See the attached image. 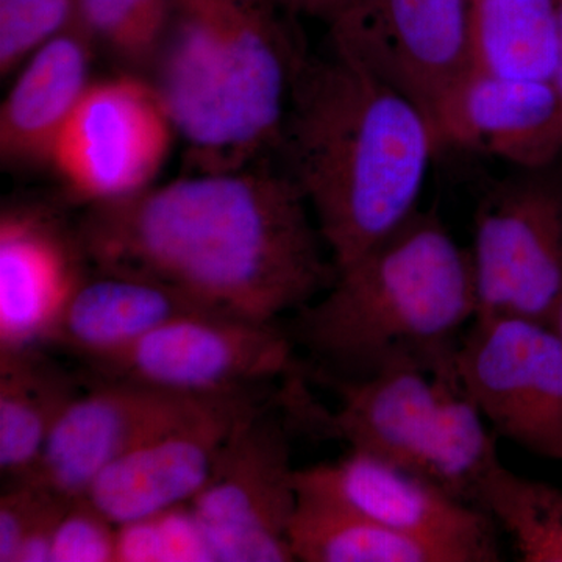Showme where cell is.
<instances>
[{
  "instance_id": "15",
  "label": "cell",
  "mask_w": 562,
  "mask_h": 562,
  "mask_svg": "<svg viewBox=\"0 0 562 562\" xmlns=\"http://www.w3.org/2000/svg\"><path fill=\"white\" fill-rule=\"evenodd\" d=\"M91 271L79 227L54 206L0 213V351L46 347L72 292Z\"/></svg>"
},
{
  "instance_id": "23",
  "label": "cell",
  "mask_w": 562,
  "mask_h": 562,
  "mask_svg": "<svg viewBox=\"0 0 562 562\" xmlns=\"http://www.w3.org/2000/svg\"><path fill=\"white\" fill-rule=\"evenodd\" d=\"M76 22L121 70L146 77L160 47L172 0H74Z\"/></svg>"
},
{
  "instance_id": "25",
  "label": "cell",
  "mask_w": 562,
  "mask_h": 562,
  "mask_svg": "<svg viewBox=\"0 0 562 562\" xmlns=\"http://www.w3.org/2000/svg\"><path fill=\"white\" fill-rule=\"evenodd\" d=\"M76 24L74 0H0V74L9 76L43 44Z\"/></svg>"
},
{
  "instance_id": "26",
  "label": "cell",
  "mask_w": 562,
  "mask_h": 562,
  "mask_svg": "<svg viewBox=\"0 0 562 562\" xmlns=\"http://www.w3.org/2000/svg\"><path fill=\"white\" fill-rule=\"evenodd\" d=\"M52 562H117V525L87 495L72 498L55 531Z\"/></svg>"
},
{
  "instance_id": "30",
  "label": "cell",
  "mask_w": 562,
  "mask_h": 562,
  "mask_svg": "<svg viewBox=\"0 0 562 562\" xmlns=\"http://www.w3.org/2000/svg\"><path fill=\"white\" fill-rule=\"evenodd\" d=\"M553 330L558 333V336L562 339V299L560 305H558L557 312H554L552 321Z\"/></svg>"
},
{
  "instance_id": "9",
  "label": "cell",
  "mask_w": 562,
  "mask_h": 562,
  "mask_svg": "<svg viewBox=\"0 0 562 562\" xmlns=\"http://www.w3.org/2000/svg\"><path fill=\"white\" fill-rule=\"evenodd\" d=\"M458 379L495 435L562 461V339L524 317H475L462 333Z\"/></svg>"
},
{
  "instance_id": "1",
  "label": "cell",
  "mask_w": 562,
  "mask_h": 562,
  "mask_svg": "<svg viewBox=\"0 0 562 562\" xmlns=\"http://www.w3.org/2000/svg\"><path fill=\"white\" fill-rule=\"evenodd\" d=\"M77 227L92 268L149 277L257 324L297 313L338 273L297 184L269 160L87 206Z\"/></svg>"
},
{
  "instance_id": "20",
  "label": "cell",
  "mask_w": 562,
  "mask_h": 562,
  "mask_svg": "<svg viewBox=\"0 0 562 562\" xmlns=\"http://www.w3.org/2000/svg\"><path fill=\"white\" fill-rule=\"evenodd\" d=\"M561 40V0H471L472 68L552 80Z\"/></svg>"
},
{
  "instance_id": "24",
  "label": "cell",
  "mask_w": 562,
  "mask_h": 562,
  "mask_svg": "<svg viewBox=\"0 0 562 562\" xmlns=\"http://www.w3.org/2000/svg\"><path fill=\"white\" fill-rule=\"evenodd\" d=\"M117 562H216L190 503L117 525Z\"/></svg>"
},
{
  "instance_id": "21",
  "label": "cell",
  "mask_w": 562,
  "mask_h": 562,
  "mask_svg": "<svg viewBox=\"0 0 562 562\" xmlns=\"http://www.w3.org/2000/svg\"><path fill=\"white\" fill-rule=\"evenodd\" d=\"M299 492L290 538L295 561L450 562L441 550L312 492Z\"/></svg>"
},
{
  "instance_id": "29",
  "label": "cell",
  "mask_w": 562,
  "mask_h": 562,
  "mask_svg": "<svg viewBox=\"0 0 562 562\" xmlns=\"http://www.w3.org/2000/svg\"><path fill=\"white\" fill-rule=\"evenodd\" d=\"M552 83L554 87V91L558 94V101H560L561 113H562V0H561V40H560V52H558V60L557 68H554ZM558 172L561 173L562 177V151L560 162H558Z\"/></svg>"
},
{
  "instance_id": "12",
  "label": "cell",
  "mask_w": 562,
  "mask_h": 562,
  "mask_svg": "<svg viewBox=\"0 0 562 562\" xmlns=\"http://www.w3.org/2000/svg\"><path fill=\"white\" fill-rule=\"evenodd\" d=\"M273 395L268 386L211 398L111 462L85 495L116 525L191 503L236 425Z\"/></svg>"
},
{
  "instance_id": "17",
  "label": "cell",
  "mask_w": 562,
  "mask_h": 562,
  "mask_svg": "<svg viewBox=\"0 0 562 562\" xmlns=\"http://www.w3.org/2000/svg\"><path fill=\"white\" fill-rule=\"evenodd\" d=\"M203 312L214 313L161 281L91 266L61 310L46 346L72 355L85 368L124 353L177 317Z\"/></svg>"
},
{
  "instance_id": "7",
  "label": "cell",
  "mask_w": 562,
  "mask_h": 562,
  "mask_svg": "<svg viewBox=\"0 0 562 562\" xmlns=\"http://www.w3.org/2000/svg\"><path fill=\"white\" fill-rule=\"evenodd\" d=\"M177 139L154 85L121 70L91 81L55 140L49 168L69 201L87 209L154 187Z\"/></svg>"
},
{
  "instance_id": "27",
  "label": "cell",
  "mask_w": 562,
  "mask_h": 562,
  "mask_svg": "<svg viewBox=\"0 0 562 562\" xmlns=\"http://www.w3.org/2000/svg\"><path fill=\"white\" fill-rule=\"evenodd\" d=\"M57 498L32 480L9 484L0 497V562L16 561L22 539Z\"/></svg>"
},
{
  "instance_id": "14",
  "label": "cell",
  "mask_w": 562,
  "mask_h": 562,
  "mask_svg": "<svg viewBox=\"0 0 562 562\" xmlns=\"http://www.w3.org/2000/svg\"><path fill=\"white\" fill-rule=\"evenodd\" d=\"M55 424L32 480L63 498L87 494L111 462L214 397L124 382H87ZM221 397V395H220Z\"/></svg>"
},
{
  "instance_id": "11",
  "label": "cell",
  "mask_w": 562,
  "mask_h": 562,
  "mask_svg": "<svg viewBox=\"0 0 562 562\" xmlns=\"http://www.w3.org/2000/svg\"><path fill=\"white\" fill-rule=\"evenodd\" d=\"M295 484L441 550L450 562L502 560L501 530L490 514L372 454L349 450L339 460L297 469Z\"/></svg>"
},
{
  "instance_id": "8",
  "label": "cell",
  "mask_w": 562,
  "mask_h": 562,
  "mask_svg": "<svg viewBox=\"0 0 562 562\" xmlns=\"http://www.w3.org/2000/svg\"><path fill=\"white\" fill-rule=\"evenodd\" d=\"M294 347L277 324L191 313L161 325L109 361L85 366L81 380L220 397L261 390L303 372Z\"/></svg>"
},
{
  "instance_id": "3",
  "label": "cell",
  "mask_w": 562,
  "mask_h": 562,
  "mask_svg": "<svg viewBox=\"0 0 562 562\" xmlns=\"http://www.w3.org/2000/svg\"><path fill=\"white\" fill-rule=\"evenodd\" d=\"M277 0H172L146 79L184 146L188 173L269 160L310 52Z\"/></svg>"
},
{
  "instance_id": "2",
  "label": "cell",
  "mask_w": 562,
  "mask_h": 562,
  "mask_svg": "<svg viewBox=\"0 0 562 562\" xmlns=\"http://www.w3.org/2000/svg\"><path fill=\"white\" fill-rule=\"evenodd\" d=\"M438 151L419 105L330 50L306 58L272 157L341 269L420 211Z\"/></svg>"
},
{
  "instance_id": "4",
  "label": "cell",
  "mask_w": 562,
  "mask_h": 562,
  "mask_svg": "<svg viewBox=\"0 0 562 562\" xmlns=\"http://www.w3.org/2000/svg\"><path fill=\"white\" fill-rule=\"evenodd\" d=\"M476 316L471 250L432 211L338 269L288 335L316 362L314 376L362 379L397 364L436 368L453 358Z\"/></svg>"
},
{
  "instance_id": "19",
  "label": "cell",
  "mask_w": 562,
  "mask_h": 562,
  "mask_svg": "<svg viewBox=\"0 0 562 562\" xmlns=\"http://www.w3.org/2000/svg\"><path fill=\"white\" fill-rule=\"evenodd\" d=\"M80 380L43 347L0 351V472L10 483L27 479L55 424L80 394Z\"/></svg>"
},
{
  "instance_id": "22",
  "label": "cell",
  "mask_w": 562,
  "mask_h": 562,
  "mask_svg": "<svg viewBox=\"0 0 562 562\" xmlns=\"http://www.w3.org/2000/svg\"><path fill=\"white\" fill-rule=\"evenodd\" d=\"M473 505L508 532L524 562H562V491L517 475L498 461L475 492Z\"/></svg>"
},
{
  "instance_id": "10",
  "label": "cell",
  "mask_w": 562,
  "mask_h": 562,
  "mask_svg": "<svg viewBox=\"0 0 562 562\" xmlns=\"http://www.w3.org/2000/svg\"><path fill=\"white\" fill-rule=\"evenodd\" d=\"M330 50L430 117L472 68L471 0H344L325 22Z\"/></svg>"
},
{
  "instance_id": "13",
  "label": "cell",
  "mask_w": 562,
  "mask_h": 562,
  "mask_svg": "<svg viewBox=\"0 0 562 562\" xmlns=\"http://www.w3.org/2000/svg\"><path fill=\"white\" fill-rule=\"evenodd\" d=\"M457 353V351H454ZM454 375V355L435 371L397 364L362 379L316 376L339 398L338 408H322L308 398L299 413V430L349 443L422 476L438 435L447 384Z\"/></svg>"
},
{
  "instance_id": "5",
  "label": "cell",
  "mask_w": 562,
  "mask_h": 562,
  "mask_svg": "<svg viewBox=\"0 0 562 562\" xmlns=\"http://www.w3.org/2000/svg\"><path fill=\"white\" fill-rule=\"evenodd\" d=\"M475 317L552 325L562 299V177L519 171L484 190L473 213Z\"/></svg>"
},
{
  "instance_id": "16",
  "label": "cell",
  "mask_w": 562,
  "mask_h": 562,
  "mask_svg": "<svg viewBox=\"0 0 562 562\" xmlns=\"http://www.w3.org/2000/svg\"><path fill=\"white\" fill-rule=\"evenodd\" d=\"M432 128L439 150L495 158L519 171L558 168L562 113L552 80L471 68L446 95Z\"/></svg>"
},
{
  "instance_id": "6",
  "label": "cell",
  "mask_w": 562,
  "mask_h": 562,
  "mask_svg": "<svg viewBox=\"0 0 562 562\" xmlns=\"http://www.w3.org/2000/svg\"><path fill=\"white\" fill-rule=\"evenodd\" d=\"M283 390L233 430L209 483L190 503L216 562H291L288 530L297 506Z\"/></svg>"
},
{
  "instance_id": "18",
  "label": "cell",
  "mask_w": 562,
  "mask_h": 562,
  "mask_svg": "<svg viewBox=\"0 0 562 562\" xmlns=\"http://www.w3.org/2000/svg\"><path fill=\"white\" fill-rule=\"evenodd\" d=\"M95 50L76 22L25 60L0 106L3 166H49L55 140L91 85Z\"/></svg>"
},
{
  "instance_id": "28",
  "label": "cell",
  "mask_w": 562,
  "mask_h": 562,
  "mask_svg": "<svg viewBox=\"0 0 562 562\" xmlns=\"http://www.w3.org/2000/svg\"><path fill=\"white\" fill-rule=\"evenodd\" d=\"M295 16L316 18L327 22L344 0H277Z\"/></svg>"
}]
</instances>
